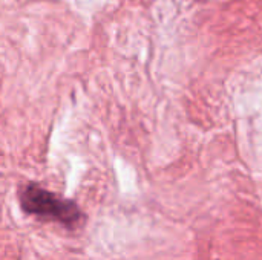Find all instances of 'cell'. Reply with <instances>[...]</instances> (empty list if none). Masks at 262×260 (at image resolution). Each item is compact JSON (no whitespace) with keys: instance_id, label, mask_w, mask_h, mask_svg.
Returning a JSON list of instances; mask_svg holds the SVG:
<instances>
[{"instance_id":"1","label":"cell","mask_w":262,"mask_h":260,"mask_svg":"<svg viewBox=\"0 0 262 260\" xmlns=\"http://www.w3.org/2000/svg\"><path fill=\"white\" fill-rule=\"evenodd\" d=\"M20 205L29 215L55 219L69 228L77 227L83 221V215L74 201L60 198L35 184H29L21 190Z\"/></svg>"}]
</instances>
